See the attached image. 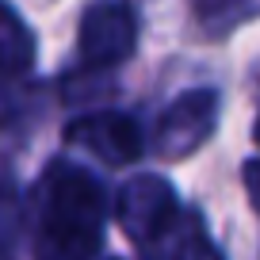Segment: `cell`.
<instances>
[{
  "mask_svg": "<svg viewBox=\"0 0 260 260\" xmlns=\"http://www.w3.org/2000/svg\"><path fill=\"white\" fill-rule=\"evenodd\" d=\"M104 237V187L73 165H54L39 184L35 260H88Z\"/></svg>",
  "mask_w": 260,
  "mask_h": 260,
  "instance_id": "1",
  "label": "cell"
},
{
  "mask_svg": "<svg viewBox=\"0 0 260 260\" xmlns=\"http://www.w3.org/2000/svg\"><path fill=\"white\" fill-rule=\"evenodd\" d=\"M115 218L122 234L138 245H153L165 234H172L180 222V199L169 180L161 176H134L119 187L115 199Z\"/></svg>",
  "mask_w": 260,
  "mask_h": 260,
  "instance_id": "2",
  "label": "cell"
},
{
  "mask_svg": "<svg viewBox=\"0 0 260 260\" xmlns=\"http://www.w3.org/2000/svg\"><path fill=\"white\" fill-rule=\"evenodd\" d=\"M134 42H138V19L126 0H100L81 16L77 50L92 69L126 61L134 54Z\"/></svg>",
  "mask_w": 260,
  "mask_h": 260,
  "instance_id": "3",
  "label": "cell"
},
{
  "mask_svg": "<svg viewBox=\"0 0 260 260\" xmlns=\"http://www.w3.org/2000/svg\"><path fill=\"white\" fill-rule=\"evenodd\" d=\"M218 122V96L211 88L184 92L157 122V153L169 161H184L214 134Z\"/></svg>",
  "mask_w": 260,
  "mask_h": 260,
  "instance_id": "4",
  "label": "cell"
},
{
  "mask_svg": "<svg viewBox=\"0 0 260 260\" xmlns=\"http://www.w3.org/2000/svg\"><path fill=\"white\" fill-rule=\"evenodd\" d=\"M65 142L100 157L104 165H130L146 149L138 122L122 111H96V115H84V119H73L65 126Z\"/></svg>",
  "mask_w": 260,
  "mask_h": 260,
  "instance_id": "5",
  "label": "cell"
},
{
  "mask_svg": "<svg viewBox=\"0 0 260 260\" xmlns=\"http://www.w3.org/2000/svg\"><path fill=\"white\" fill-rule=\"evenodd\" d=\"M35 61V39L12 4L0 0V77H23Z\"/></svg>",
  "mask_w": 260,
  "mask_h": 260,
  "instance_id": "6",
  "label": "cell"
},
{
  "mask_svg": "<svg viewBox=\"0 0 260 260\" xmlns=\"http://www.w3.org/2000/svg\"><path fill=\"white\" fill-rule=\"evenodd\" d=\"M172 260H222V252L211 245V237H207L203 230H187V234L180 237Z\"/></svg>",
  "mask_w": 260,
  "mask_h": 260,
  "instance_id": "7",
  "label": "cell"
},
{
  "mask_svg": "<svg viewBox=\"0 0 260 260\" xmlns=\"http://www.w3.org/2000/svg\"><path fill=\"white\" fill-rule=\"evenodd\" d=\"M245 187H249V195H252V207L260 211V161L245 165Z\"/></svg>",
  "mask_w": 260,
  "mask_h": 260,
  "instance_id": "8",
  "label": "cell"
},
{
  "mask_svg": "<svg viewBox=\"0 0 260 260\" xmlns=\"http://www.w3.org/2000/svg\"><path fill=\"white\" fill-rule=\"evenodd\" d=\"M211 8H230V12H260V0H211Z\"/></svg>",
  "mask_w": 260,
  "mask_h": 260,
  "instance_id": "9",
  "label": "cell"
},
{
  "mask_svg": "<svg viewBox=\"0 0 260 260\" xmlns=\"http://www.w3.org/2000/svg\"><path fill=\"white\" fill-rule=\"evenodd\" d=\"M256 142H260V119H256Z\"/></svg>",
  "mask_w": 260,
  "mask_h": 260,
  "instance_id": "10",
  "label": "cell"
}]
</instances>
